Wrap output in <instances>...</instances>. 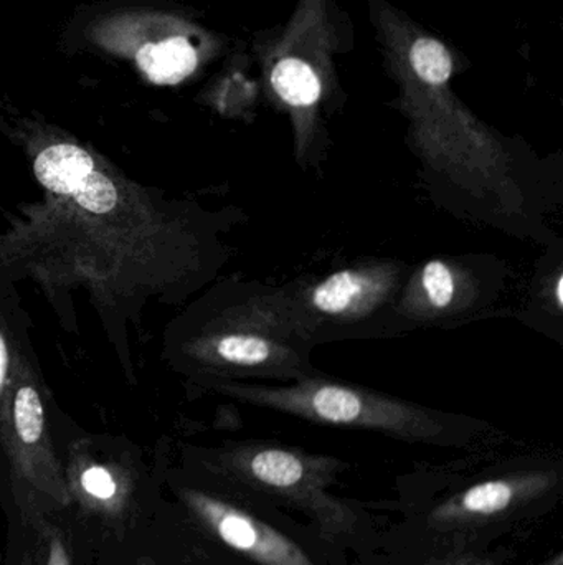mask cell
<instances>
[{"label":"cell","mask_w":563,"mask_h":565,"mask_svg":"<svg viewBox=\"0 0 563 565\" xmlns=\"http://www.w3.org/2000/svg\"><path fill=\"white\" fill-rule=\"evenodd\" d=\"M45 540V563L43 565H73L65 537L55 526L48 527Z\"/></svg>","instance_id":"2e32d148"},{"label":"cell","mask_w":563,"mask_h":565,"mask_svg":"<svg viewBox=\"0 0 563 565\" xmlns=\"http://www.w3.org/2000/svg\"><path fill=\"white\" fill-rule=\"evenodd\" d=\"M274 89L288 105L306 108L321 96V83L310 65L296 58L278 63L271 75Z\"/></svg>","instance_id":"8fae6325"},{"label":"cell","mask_w":563,"mask_h":565,"mask_svg":"<svg viewBox=\"0 0 563 565\" xmlns=\"http://www.w3.org/2000/svg\"><path fill=\"white\" fill-rule=\"evenodd\" d=\"M182 501L205 530L258 565H314L293 540L247 511L197 490L182 491Z\"/></svg>","instance_id":"52a82bcc"},{"label":"cell","mask_w":563,"mask_h":565,"mask_svg":"<svg viewBox=\"0 0 563 565\" xmlns=\"http://www.w3.org/2000/svg\"><path fill=\"white\" fill-rule=\"evenodd\" d=\"M541 565H563L562 553L555 554V556L552 557V559L545 561V563Z\"/></svg>","instance_id":"d6986e66"},{"label":"cell","mask_w":563,"mask_h":565,"mask_svg":"<svg viewBox=\"0 0 563 565\" xmlns=\"http://www.w3.org/2000/svg\"><path fill=\"white\" fill-rule=\"evenodd\" d=\"M17 441L26 450L39 447L43 437V407L35 388L22 387L13 404Z\"/></svg>","instance_id":"7c38bea8"},{"label":"cell","mask_w":563,"mask_h":565,"mask_svg":"<svg viewBox=\"0 0 563 565\" xmlns=\"http://www.w3.org/2000/svg\"><path fill=\"white\" fill-rule=\"evenodd\" d=\"M224 388L245 404L293 415L311 424L379 431L412 444H456L463 427L475 422L370 387L347 384L324 372L283 385L230 382Z\"/></svg>","instance_id":"7a4b0ae2"},{"label":"cell","mask_w":563,"mask_h":565,"mask_svg":"<svg viewBox=\"0 0 563 565\" xmlns=\"http://www.w3.org/2000/svg\"><path fill=\"white\" fill-rule=\"evenodd\" d=\"M412 265L360 258L321 277L283 285L314 344L402 334L397 302Z\"/></svg>","instance_id":"3957f363"},{"label":"cell","mask_w":563,"mask_h":565,"mask_svg":"<svg viewBox=\"0 0 563 565\" xmlns=\"http://www.w3.org/2000/svg\"><path fill=\"white\" fill-rule=\"evenodd\" d=\"M66 487L72 501L98 516L119 518L131 503L129 484L105 465H79Z\"/></svg>","instance_id":"9c48e42d"},{"label":"cell","mask_w":563,"mask_h":565,"mask_svg":"<svg viewBox=\"0 0 563 565\" xmlns=\"http://www.w3.org/2000/svg\"><path fill=\"white\" fill-rule=\"evenodd\" d=\"M314 348L284 286L253 280L225 292L204 351L227 377L290 384L321 372L311 361Z\"/></svg>","instance_id":"6da1fadb"},{"label":"cell","mask_w":563,"mask_h":565,"mask_svg":"<svg viewBox=\"0 0 563 565\" xmlns=\"http://www.w3.org/2000/svg\"><path fill=\"white\" fill-rule=\"evenodd\" d=\"M93 171L95 161L78 146H50L35 159L36 179L55 194H75Z\"/></svg>","instance_id":"30bf717a"},{"label":"cell","mask_w":563,"mask_h":565,"mask_svg":"<svg viewBox=\"0 0 563 565\" xmlns=\"http://www.w3.org/2000/svg\"><path fill=\"white\" fill-rule=\"evenodd\" d=\"M91 40L112 55L129 60L149 82L175 85L197 68L192 40L174 32L167 17L154 10H118L93 23Z\"/></svg>","instance_id":"8992f818"},{"label":"cell","mask_w":563,"mask_h":565,"mask_svg":"<svg viewBox=\"0 0 563 565\" xmlns=\"http://www.w3.org/2000/svg\"><path fill=\"white\" fill-rule=\"evenodd\" d=\"M559 483L557 471L524 470L473 484L430 513V524L440 530L486 523L512 513L545 497Z\"/></svg>","instance_id":"ba28073f"},{"label":"cell","mask_w":563,"mask_h":565,"mask_svg":"<svg viewBox=\"0 0 563 565\" xmlns=\"http://www.w3.org/2000/svg\"><path fill=\"white\" fill-rule=\"evenodd\" d=\"M410 62L416 75L430 85H443L452 75L448 50L433 39L416 40L410 52Z\"/></svg>","instance_id":"4fadbf2b"},{"label":"cell","mask_w":563,"mask_h":565,"mask_svg":"<svg viewBox=\"0 0 563 565\" xmlns=\"http://www.w3.org/2000/svg\"><path fill=\"white\" fill-rule=\"evenodd\" d=\"M6 372H7V348L3 339L0 338V387L3 385V381H6Z\"/></svg>","instance_id":"ac0fdd59"},{"label":"cell","mask_w":563,"mask_h":565,"mask_svg":"<svg viewBox=\"0 0 563 565\" xmlns=\"http://www.w3.org/2000/svg\"><path fill=\"white\" fill-rule=\"evenodd\" d=\"M505 265L491 255H442L412 267L399 302L400 331L472 321L501 295Z\"/></svg>","instance_id":"5b68a950"},{"label":"cell","mask_w":563,"mask_h":565,"mask_svg":"<svg viewBox=\"0 0 563 565\" xmlns=\"http://www.w3.org/2000/svg\"><path fill=\"white\" fill-rule=\"evenodd\" d=\"M541 289H539V299H541L542 306L548 311H554L555 315L561 318L563 308V274L562 265H557V268L551 270V274L545 275L541 280Z\"/></svg>","instance_id":"9a60e30c"},{"label":"cell","mask_w":563,"mask_h":565,"mask_svg":"<svg viewBox=\"0 0 563 565\" xmlns=\"http://www.w3.org/2000/svg\"><path fill=\"white\" fill-rule=\"evenodd\" d=\"M76 204L93 214H108L118 204V191L111 179L93 171L73 194Z\"/></svg>","instance_id":"5bb4252c"},{"label":"cell","mask_w":563,"mask_h":565,"mask_svg":"<svg viewBox=\"0 0 563 565\" xmlns=\"http://www.w3.org/2000/svg\"><path fill=\"white\" fill-rule=\"evenodd\" d=\"M432 565H492L488 561L481 559L476 556H452L446 559L436 561Z\"/></svg>","instance_id":"e0dca14e"},{"label":"cell","mask_w":563,"mask_h":565,"mask_svg":"<svg viewBox=\"0 0 563 565\" xmlns=\"http://www.w3.org/2000/svg\"><path fill=\"white\" fill-rule=\"evenodd\" d=\"M220 467L234 480L300 508L316 521L324 537L334 540L356 530V513L329 493L347 468L339 458L273 441H248L225 451Z\"/></svg>","instance_id":"277c9868"}]
</instances>
